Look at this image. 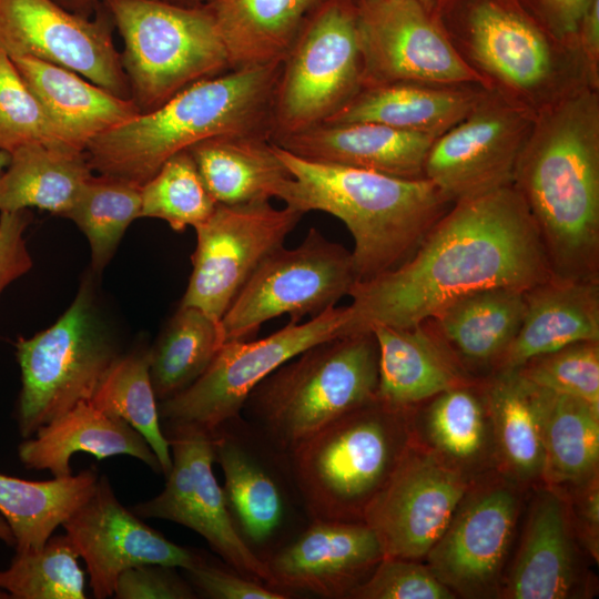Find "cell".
Instances as JSON below:
<instances>
[{
	"instance_id": "cell-37",
	"label": "cell",
	"mask_w": 599,
	"mask_h": 599,
	"mask_svg": "<svg viewBox=\"0 0 599 599\" xmlns=\"http://www.w3.org/2000/svg\"><path fill=\"white\" fill-rule=\"evenodd\" d=\"M224 343L221 323L199 308L180 305L150 347V375L158 400L192 385Z\"/></svg>"
},
{
	"instance_id": "cell-56",
	"label": "cell",
	"mask_w": 599,
	"mask_h": 599,
	"mask_svg": "<svg viewBox=\"0 0 599 599\" xmlns=\"http://www.w3.org/2000/svg\"><path fill=\"white\" fill-rule=\"evenodd\" d=\"M10 160V154L0 151V174L6 169Z\"/></svg>"
},
{
	"instance_id": "cell-6",
	"label": "cell",
	"mask_w": 599,
	"mask_h": 599,
	"mask_svg": "<svg viewBox=\"0 0 599 599\" xmlns=\"http://www.w3.org/2000/svg\"><path fill=\"white\" fill-rule=\"evenodd\" d=\"M378 347L373 332L315 344L265 377L242 412L254 433L286 455L347 413L376 399Z\"/></svg>"
},
{
	"instance_id": "cell-24",
	"label": "cell",
	"mask_w": 599,
	"mask_h": 599,
	"mask_svg": "<svg viewBox=\"0 0 599 599\" xmlns=\"http://www.w3.org/2000/svg\"><path fill=\"white\" fill-rule=\"evenodd\" d=\"M78 453L91 454L99 460L126 455L141 460L154 473H162L156 455L139 432L90 402H80L18 447L24 467L48 470L53 477L71 475L70 460Z\"/></svg>"
},
{
	"instance_id": "cell-42",
	"label": "cell",
	"mask_w": 599,
	"mask_h": 599,
	"mask_svg": "<svg viewBox=\"0 0 599 599\" xmlns=\"http://www.w3.org/2000/svg\"><path fill=\"white\" fill-rule=\"evenodd\" d=\"M485 406L469 385L433 397L426 414V430L437 454L458 463L476 459L486 441Z\"/></svg>"
},
{
	"instance_id": "cell-19",
	"label": "cell",
	"mask_w": 599,
	"mask_h": 599,
	"mask_svg": "<svg viewBox=\"0 0 599 599\" xmlns=\"http://www.w3.org/2000/svg\"><path fill=\"white\" fill-rule=\"evenodd\" d=\"M62 527L84 559L97 599L113 596L118 577L131 567L159 564L187 570L203 560L197 552L169 540L126 509L104 475Z\"/></svg>"
},
{
	"instance_id": "cell-2",
	"label": "cell",
	"mask_w": 599,
	"mask_h": 599,
	"mask_svg": "<svg viewBox=\"0 0 599 599\" xmlns=\"http://www.w3.org/2000/svg\"><path fill=\"white\" fill-rule=\"evenodd\" d=\"M585 82L536 113L511 184L554 278L599 281V91Z\"/></svg>"
},
{
	"instance_id": "cell-40",
	"label": "cell",
	"mask_w": 599,
	"mask_h": 599,
	"mask_svg": "<svg viewBox=\"0 0 599 599\" xmlns=\"http://www.w3.org/2000/svg\"><path fill=\"white\" fill-rule=\"evenodd\" d=\"M79 558L67 535L51 536L41 549L16 552L0 571V590L13 599H84Z\"/></svg>"
},
{
	"instance_id": "cell-5",
	"label": "cell",
	"mask_w": 599,
	"mask_h": 599,
	"mask_svg": "<svg viewBox=\"0 0 599 599\" xmlns=\"http://www.w3.org/2000/svg\"><path fill=\"white\" fill-rule=\"evenodd\" d=\"M433 17L491 88L536 113L572 88L592 84L580 52L558 42L517 0H443Z\"/></svg>"
},
{
	"instance_id": "cell-46",
	"label": "cell",
	"mask_w": 599,
	"mask_h": 599,
	"mask_svg": "<svg viewBox=\"0 0 599 599\" xmlns=\"http://www.w3.org/2000/svg\"><path fill=\"white\" fill-rule=\"evenodd\" d=\"M113 597L118 599H193L190 582L175 567L144 564L131 567L116 579Z\"/></svg>"
},
{
	"instance_id": "cell-23",
	"label": "cell",
	"mask_w": 599,
	"mask_h": 599,
	"mask_svg": "<svg viewBox=\"0 0 599 599\" xmlns=\"http://www.w3.org/2000/svg\"><path fill=\"white\" fill-rule=\"evenodd\" d=\"M213 443L230 515L244 541L264 559L267 549L275 550L273 545L280 547L277 540L291 518L287 490L264 459L227 424L213 433Z\"/></svg>"
},
{
	"instance_id": "cell-44",
	"label": "cell",
	"mask_w": 599,
	"mask_h": 599,
	"mask_svg": "<svg viewBox=\"0 0 599 599\" xmlns=\"http://www.w3.org/2000/svg\"><path fill=\"white\" fill-rule=\"evenodd\" d=\"M534 385L586 402L599 412V341H581L516 369Z\"/></svg>"
},
{
	"instance_id": "cell-17",
	"label": "cell",
	"mask_w": 599,
	"mask_h": 599,
	"mask_svg": "<svg viewBox=\"0 0 599 599\" xmlns=\"http://www.w3.org/2000/svg\"><path fill=\"white\" fill-rule=\"evenodd\" d=\"M114 26L103 3L92 17L52 0H0V51L69 69L121 98L131 99Z\"/></svg>"
},
{
	"instance_id": "cell-57",
	"label": "cell",
	"mask_w": 599,
	"mask_h": 599,
	"mask_svg": "<svg viewBox=\"0 0 599 599\" xmlns=\"http://www.w3.org/2000/svg\"><path fill=\"white\" fill-rule=\"evenodd\" d=\"M0 598H9L4 591L0 590Z\"/></svg>"
},
{
	"instance_id": "cell-53",
	"label": "cell",
	"mask_w": 599,
	"mask_h": 599,
	"mask_svg": "<svg viewBox=\"0 0 599 599\" xmlns=\"http://www.w3.org/2000/svg\"><path fill=\"white\" fill-rule=\"evenodd\" d=\"M353 8L365 0H341ZM432 16H434L436 9L443 0H417Z\"/></svg>"
},
{
	"instance_id": "cell-51",
	"label": "cell",
	"mask_w": 599,
	"mask_h": 599,
	"mask_svg": "<svg viewBox=\"0 0 599 599\" xmlns=\"http://www.w3.org/2000/svg\"><path fill=\"white\" fill-rule=\"evenodd\" d=\"M580 504V522L583 539L591 555L598 559L599 550V487L598 477L592 476Z\"/></svg>"
},
{
	"instance_id": "cell-13",
	"label": "cell",
	"mask_w": 599,
	"mask_h": 599,
	"mask_svg": "<svg viewBox=\"0 0 599 599\" xmlns=\"http://www.w3.org/2000/svg\"><path fill=\"white\" fill-rule=\"evenodd\" d=\"M163 432L172 457L164 488L132 511L140 518L187 527L202 536L230 568L271 587L265 560L238 534L214 475L213 433L189 425H164Z\"/></svg>"
},
{
	"instance_id": "cell-45",
	"label": "cell",
	"mask_w": 599,
	"mask_h": 599,
	"mask_svg": "<svg viewBox=\"0 0 599 599\" xmlns=\"http://www.w3.org/2000/svg\"><path fill=\"white\" fill-rule=\"evenodd\" d=\"M349 598L451 599L455 593L416 560L384 557Z\"/></svg>"
},
{
	"instance_id": "cell-30",
	"label": "cell",
	"mask_w": 599,
	"mask_h": 599,
	"mask_svg": "<svg viewBox=\"0 0 599 599\" xmlns=\"http://www.w3.org/2000/svg\"><path fill=\"white\" fill-rule=\"evenodd\" d=\"M575 576L567 508L558 495L542 493L531 507L502 595L511 599L567 598Z\"/></svg>"
},
{
	"instance_id": "cell-36",
	"label": "cell",
	"mask_w": 599,
	"mask_h": 599,
	"mask_svg": "<svg viewBox=\"0 0 599 599\" xmlns=\"http://www.w3.org/2000/svg\"><path fill=\"white\" fill-rule=\"evenodd\" d=\"M486 392L501 458L521 478L542 474L544 447L537 387L516 369L497 370Z\"/></svg>"
},
{
	"instance_id": "cell-14",
	"label": "cell",
	"mask_w": 599,
	"mask_h": 599,
	"mask_svg": "<svg viewBox=\"0 0 599 599\" xmlns=\"http://www.w3.org/2000/svg\"><path fill=\"white\" fill-rule=\"evenodd\" d=\"M354 10L362 87L416 82L491 88L417 0H365Z\"/></svg>"
},
{
	"instance_id": "cell-33",
	"label": "cell",
	"mask_w": 599,
	"mask_h": 599,
	"mask_svg": "<svg viewBox=\"0 0 599 599\" xmlns=\"http://www.w3.org/2000/svg\"><path fill=\"white\" fill-rule=\"evenodd\" d=\"M93 175L84 151L34 143L10 153L0 174V213L38 207L65 216Z\"/></svg>"
},
{
	"instance_id": "cell-9",
	"label": "cell",
	"mask_w": 599,
	"mask_h": 599,
	"mask_svg": "<svg viewBox=\"0 0 599 599\" xmlns=\"http://www.w3.org/2000/svg\"><path fill=\"white\" fill-rule=\"evenodd\" d=\"M16 355L21 370L18 429L29 438L80 402H90L121 353L84 281L53 325L30 338L19 337Z\"/></svg>"
},
{
	"instance_id": "cell-41",
	"label": "cell",
	"mask_w": 599,
	"mask_h": 599,
	"mask_svg": "<svg viewBox=\"0 0 599 599\" xmlns=\"http://www.w3.org/2000/svg\"><path fill=\"white\" fill-rule=\"evenodd\" d=\"M216 205L187 150L171 156L141 186L140 217L163 220L176 232L201 224Z\"/></svg>"
},
{
	"instance_id": "cell-35",
	"label": "cell",
	"mask_w": 599,
	"mask_h": 599,
	"mask_svg": "<svg viewBox=\"0 0 599 599\" xmlns=\"http://www.w3.org/2000/svg\"><path fill=\"white\" fill-rule=\"evenodd\" d=\"M536 387L544 447L541 475L554 484L589 480L598 468L599 412L576 397Z\"/></svg>"
},
{
	"instance_id": "cell-15",
	"label": "cell",
	"mask_w": 599,
	"mask_h": 599,
	"mask_svg": "<svg viewBox=\"0 0 599 599\" xmlns=\"http://www.w3.org/2000/svg\"><path fill=\"white\" fill-rule=\"evenodd\" d=\"M304 214L270 200L224 205L196 225L192 273L182 297L183 306L204 312L221 323L232 301L261 261L284 244Z\"/></svg>"
},
{
	"instance_id": "cell-21",
	"label": "cell",
	"mask_w": 599,
	"mask_h": 599,
	"mask_svg": "<svg viewBox=\"0 0 599 599\" xmlns=\"http://www.w3.org/2000/svg\"><path fill=\"white\" fill-rule=\"evenodd\" d=\"M383 558L377 536L364 521L309 520L264 560L271 588L336 599L349 598Z\"/></svg>"
},
{
	"instance_id": "cell-20",
	"label": "cell",
	"mask_w": 599,
	"mask_h": 599,
	"mask_svg": "<svg viewBox=\"0 0 599 599\" xmlns=\"http://www.w3.org/2000/svg\"><path fill=\"white\" fill-rule=\"evenodd\" d=\"M518 499L502 485L464 496L447 528L425 556L454 593L484 597L496 588L512 537Z\"/></svg>"
},
{
	"instance_id": "cell-11",
	"label": "cell",
	"mask_w": 599,
	"mask_h": 599,
	"mask_svg": "<svg viewBox=\"0 0 599 599\" xmlns=\"http://www.w3.org/2000/svg\"><path fill=\"white\" fill-rule=\"evenodd\" d=\"M357 282L352 253L312 227L300 245H281L256 266L221 319L225 342L250 339L281 315L301 322L348 296Z\"/></svg>"
},
{
	"instance_id": "cell-26",
	"label": "cell",
	"mask_w": 599,
	"mask_h": 599,
	"mask_svg": "<svg viewBox=\"0 0 599 599\" xmlns=\"http://www.w3.org/2000/svg\"><path fill=\"white\" fill-rule=\"evenodd\" d=\"M519 329L497 370L581 341H599V281L549 278L524 291Z\"/></svg>"
},
{
	"instance_id": "cell-18",
	"label": "cell",
	"mask_w": 599,
	"mask_h": 599,
	"mask_svg": "<svg viewBox=\"0 0 599 599\" xmlns=\"http://www.w3.org/2000/svg\"><path fill=\"white\" fill-rule=\"evenodd\" d=\"M466 493L459 470L407 441L363 521L377 536L384 557L417 560L443 535Z\"/></svg>"
},
{
	"instance_id": "cell-25",
	"label": "cell",
	"mask_w": 599,
	"mask_h": 599,
	"mask_svg": "<svg viewBox=\"0 0 599 599\" xmlns=\"http://www.w3.org/2000/svg\"><path fill=\"white\" fill-rule=\"evenodd\" d=\"M378 347L376 399L385 407H410L461 385H469L447 346L425 322L413 327L375 326Z\"/></svg>"
},
{
	"instance_id": "cell-55",
	"label": "cell",
	"mask_w": 599,
	"mask_h": 599,
	"mask_svg": "<svg viewBox=\"0 0 599 599\" xmlns=\"http://www.w3.org/2000/svg\"><path fill=\"white\" fill-rule=\"evenodd\" d=\"M171 4L184 6V7H197L206 2V0H158Z\"/></svg>"
},
{
	"instance_id": "cell-52",
	"label": "cell",
	"mask_w": 599,
	"mask_h": 599,
	"mask_svg": "<svg viewBox=\"0 0 599 599\" xmlns=\"http://www.w3.org/2000/svg\"><path fill=\"white\" fill-rule=\"evenodd\" d=\"M65 10L83 16L92 17L101 7L102 0H52Z\"/></svg>"
},
{
	"instance_id": "cell-7",
	"label": "cell",
	"mask_w": 599,
	"mask_h": 599,
	"mask_svg": "<svg viewBox=\"0 0 599 599\" xmlns=\"http://www.w3.org/2000/svg\"><path fill=\"white\" fill-rule=\"evenodd\" d=\"M407 412L377 399L326 425L285 455L308 520L363 521L408 439Z\"/></svg>"
},
{
	"instance_id": "cell-28",
	"label": "cell",
	"mask_w": 599,
	"mask_h": 599,
	"mask_svg": "<svg viewBox=\"0 0 599 599\" xmlns=\"http://www.w3.org/2000/svg\"><path fill=\"white\" fill-rule=\"evenodd\" d=\"M485 89L416 82L366 85L324 123L372 122L436 139L468 114Z\"/></svg>"
},
{
	"instance_id": "cell-12",
	"label": "cell",
	"mask_w": 599,
	"mask_h": 599,
	"mask_svg": "<svg viewBox=\"0 0 599 599\" xmlns=\"http://www.w3.org/2000/svg\"><path fill=\"white\" fill-rule=\"evenodd\" d=\"M345 307H331L308 321H290L260 339L225 342L206 370L187 388L159 403L164 425L216 432L241 417L243 405L265 377L306 348L339 337Z\"/></svg>"
},
{
	"instance_id": "cell-8",
	"label": "cell",
	"mask_w": 599,
	"mask_h": 599,
	"mask_svg": "<svg viewBox=\"0 0 599 599\" xmlns=\"http://www.w3.org/2000/svg\"><path fill=\"white\" fill-rule=\"evenodd\" d=\"M123 40L121 62L131 100L151 112L185 88L230 70L205 4L158 0H102Z\"/></svg>"
},
{
	"instance_id": "cell-1",
	"label": "cell",
	"mask_w": 599,
	"mask_h": 599,
	"mask_svg": "<svg viewBox=\"0 0 599 599\" xmlns=\"http://www.w3.org/2000/svg\"><path fill=\"white\" fill-rule=\"evenodd\" d=\"M551 277L532 217L509 184L453 203L404 263L356 282L339 337L413 327L468 293L525 291Z\"/></svg>"
},
{
	"instance_id": "cell-27",
	"label": "cell",
	"mask_w": 599,
	"mask_h": 599,
	"mask_svg": "<svg viewBox=\"0 0 599 599\" xmlns=\"http://www.w3.org/2000/svg\"><path fill=\"white\" fill-rule=\"evenodd\" d=\"M11 60L72 149L84 151L95 138L141 113L131 99L69 69L31 58Z\"/></svg>"
},
{
	"instance_id": "cell-50",
	"label": "cell",
	"mask_w": 599,
	"mask_h": 599,
	"mask_svg": "<svg viewBox=\"0 0 599 599\" xmlns=\"http://www.w3.org/2000/svg\"><path fill=\"white\" fill-rule=\"evenodd\" d=\"M577 45L590 82L599 87V0H591L581 18Z\"/></svg>"
},
{
	"instance_id": "cell-34",
	"label": "cell",
	"mask_w": 599,
	"mask_h": 599,
	"mask_svg": "<svg viewBox=\"0 0 599 599\" xmlns=\"http://www.w3.org/2000/svg\"><path fill=\"white\" fill-rule=\"evenodd\" d=\"M98 478L94 468L43 481L0 473V515L12 531L16 552L41 549L91 496Z\"/></svg>"
},
{
	"instance_id": "cell-32",
	"label": "cell",
	"mask_w": 599,
	"mask_h": 599,
	"mask_svg": "<svg viewBox=\"0 0 599 599\" xmlns=\"http://www.w3.org/2000/svg\"><path fill=\"white\" fill-rule=\"evenodd\" d=\"M525 312L524 291L490 287L463 295L426 321L460 364H499Z\"/></svg>"
},
{
	"instance_id": "cell-29",
	"label": "cell",
	"mask_w": 599,
	"mask_h": 599,
	"mask_svg": "<svg viewBox=\"0 0 599 599\" xmlns=\"http://www.w3.org/2000/svg\"><path fill=\"white\" fill-rule=\"evenodd\" d=\"M326 0H206L230 70L283 63Z\"/></svg>"
},
{
	"instance_id": "cell-38",
	"label": "cell",
	"mask_w": 599,
	"mask_h": 599,
	"mask_svg": "<svg viewBox=\"0 0 599 599\" xmlns=\"http://www.w3.org/2000/svg\"><path fill=\"white\" fill-rule=\"evenodd\" d=\"M102 412L119 417L139 432L156 455L166 475L172 466L169 441L159 414L150 375V348L121 354L90 399Z\"/></svg>"
},
{
	"instance_id": "cell-49",
	"label": "cell",
	"mask_w": 599,
	"mask_h": 599,
	"mask_svg": "<svg viewBox=\"0 0 599 599\" xmlns=\"http://www.w3.org/2000/svg\"><path fill=\"white\" fill-rule=\"evenodd\" d=\"M558 42L578 50L581 18L591 0H517Z\"/></svg>"
},
{
	"instance_id": "cell-54",
	"label": "cell",
	"mask_w": 599,
	"mask_h": 599,
	"mask_svg": "<svg viewBox=\"0 0 599 599\" xmlns=\"http://www.w3.org/2000/svg\"><path fill=\"white\" fill-rule=\"evenodd\" d=\"M0 540L9 546H14V538L12 531L7 524L6 519L0 515Z\"/></svg>"
},
{
	"instance_id": "cell-47",
	"label": "cell",
	"mask_w": 599,
	"mask_h": 599,
	"mask_svg": "<svg viewBox=\"0 0 599 599\" xmlns=\"http://www.w3.org/2000/svg\"><path fill=\"white\" fill-rule=\"evenodd\" d=\"M196 595L211 599H285L286 595L245 577L232 568L210 565L205 559L184 570Z\"/></svg>"
},
{
	"instance_id": "cell-16",
	"label": "cell",
	"mask_w": 599,
	"mask_h": 599,
	"mask_svg": "<svg viewBox=\"0 0 599 599\" xmlns=\"http://www.w3.org/2000/svg\"><path fill=\"white\" fill-rule=\"evenodd\" d=\"M535 118L522 103L485 89L468 114L435 139L424 176L451 203L511 184Z\"/></svg>"
},
{
	"instance_id": "cell-48",
	"label": "cell",
	"mask_w": 599,
	"mask_h": 599,
	"mask_svg": "<svg viewBox=\"0 0 599 599\" xmlns=\"http://www.w3.org/2000/svg\"><path fill=\"white\" fill-rule=\"evenodd\" d=\"M31 222L29 210L0 213V295L32 267L24 233Z\"/></svg>"
},
{
	"instance_id": "cell-43",
	"label": "cell",
	"mask_w": 599,
	"mask_h": 599,
	"mask_svg": "<svg viewBox=\"0 0 599 599\" xmlns=\"http://www.w3.org/2000/svg\"><path fill=\"white\" fill-rule=\"evenodd\" d=\"M34 143L69 146L11 58L0 51V151L10 154Z\"/></svg>"
},
{
	"instance_id": "cell-10",
	"label": "cell",
	"mask_w": 599,
	"mask_h": 599,
	"mask_svg": "<svg viewBox=\"0 0 599 599\" xmlns=\"http://www.w3.org/2000/svg\"><path fill=\"white\" fill-rule=\"evenodd\" d=\"M361 88L355 10L341 0H326L282 63L272 142L323 124Z\"/></svg>"
},
{
	"instance_id": "cell-22",
	"label": "cell",
	"mask_w": 599,
	"mask_h": 599,
	"mask_svg": "<svg viewBox=\"0 0 599 599\" xmlns=\"http://www.w3.org/2000/svg\"><path fill=\"white\" fill-rule=\"evenodd\" d=\"M434 136L388 125L356 122L323 123L275 143L304 160L374 171L403 179H422Z\"/></svg>"
},
{
	"instance_id": "cell-31",
	"label": "cell",
	"mask_w": 599,
	"mask_h": 599,
	"mask_svg": "<svg viewBox=\"0 0 599 599\" xmlns=\"http://www.w3.org/2000/svg\"><path fill=\"white\" fill-rule=\"evenodd\" d=\"M217 204L278 197L292 174L264 136L224 134L187 149Z\"/></svg>"
},
{
	"instance_id": "cell-3",
	"label": "cell",
	"mask_w": 599,
	"mask_h": 599,
	"mask_svg": "<svg viewBox=\"0 0 599 599\" xmlns=\"http://www.w3.org/2000/svg\"><path fill=\"white\" fill-rule=\"evenodd\" d=\"M281 70L282 63L245 67L193 83L92 140L84 152L93 172L142 186L171 156L205 139L236 134L272 141Z\"/></svg>"
},
{
	"instance_id": "cell-39",
	"label": "cell",
	"mask_w": 599,
	"mask_h": 599,
	"mask_svg": "<svg viewBox=\"0 0 599 599\" xmlns=\"http://www.w3.org/2000/svg\"><path fill=\"white\" fill-rule=\"evenodd\" d=\"M141 213V185L104 174L92 175L64 217L87 236L91 264L100 273L125 230Z\"/></svg>"
},
{
	"instance_id": "cell-4",
	"label": "cell",
	"mask_w": 599,
	"mask_h": 599,
	"mask_svg": "<svg viewBox=\"0 0 599 599\" xmlns=\"http://www.w3.org/2000/svg\"><path fill=\"white\" fill-rule=\"evenodd\" d=\"M273 145L292 174L280 199L303 214L325 212L346 225L357 282L404 263L453 205L426 177L313 162Z\"/></svg>"
}]
</instances>
